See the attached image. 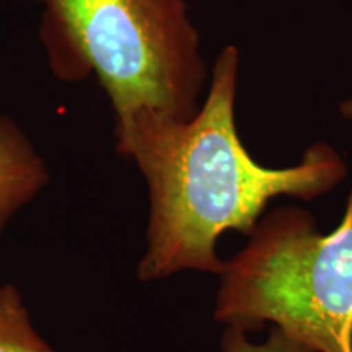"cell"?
Listing matches in <instances>:
<instances>
[{
  "mask_svg": "<svg viewBox=\"0 0 352 352\" xmlns=\"http://www.w3.org/2000/svg\"><path fill=\"white\" fill-rule=\"evenodd\" d=\"M50 183L44 158L19 122L0 114V239L8 222Z\"/></svg>",
  "mask_w": 352,
  "mask_h": 352,
  "instance_id": "4",
  "label": "cell"
},
{
  "mask_svg": "<svg viewBox=\"0 0 352 352\" xmlns=\"http://www.w3.org/2000/svg\"><path fill=\"white\" fill-rule=\"evenodd\" d=\"M239 80L240 51L228 44L215 57L208 94L191 118L145 113L114 121L118 152L138 165L151 199L140 280L179 271L220 274L215 245L223 232L250 236L272 199L311 201L347 176L346 160L327 142L311 144L294 166L259 165L236 129Z\"/></svg>",
  "mask_w": 352,
  "mask_h": 352,
  "instance_id": "1",
  "label": "cell"
},
{
  "mask_svg": "<svg viewBox=\"0 0 352 352\" xmlns=\"http://www.w3.org/2000/svg\"><path fill=\"white\" fill-rule=\"evenodd\" d=\"M340 113H341V116L344 118V120L352 122V95L349 96V98L341 101Z\"/></svg>",
  "mask_w": 352,
  "mask_h": 352,
  "instance_id": "7",
  "label": "cell"
},
{
  "mask_svg": "<svg viewBox=\"0 0 352 352\" xmlns=\"http://www.w3.org/2000/svg\"><path fill=\"white\" fill-rule=\"evenodd\" d=\"M0 352H60L34 329L28 308L13 284L0 287Z\"/></svg>",
  "mask_w": 352,
  "mask_h": 352,
  "instance_id": "5",
  "label": "cell"
},
{
  "mask_svg": "<svg viewBox=\"0 0 352 352\" xmlns=\"http://www.w3.org/2000/svg\"><path fill=\"white\" fill-rule=\"evenodd\" d=\"M222 352H315L285 334L283 329L272 327L270 338L264 344H252L246 333L239 328H227L222 338Z\"/></svg>",
  "mask_w": 352,
  "mask_h": 352,
  "instance_id": "6",
  "label": "cell"
},
{
  "mask_svg": "<svg viewBox=\"0 0 352 352\" xmlns=\"http://www.w3.org/2000/svg\"><path fill=\"white\" fill-rule=\"evenodd\" d=\"M39 39L57 80L94 77L114 121L152 113L188 120L210 69L186 0H34Z\"/></svg>",
  "mask_w": 352,
  "mask_h": 352,
  "instance_id": "2",
  "label": "cell"
},
{
  "mask_svg": "<svg viewBox=\"0 0 352 352\" xmlns=\"http://www.w3.org/2000/svg\"><path fill=\"white\" fill-rule=\"evenodd\" d=\"M219 276L215 320L227 328L272 324L315 352H352V188L333 232L305 209L279 208Z\"/></svg>",
  "mask_w": 352,
  "mask_h": 352,
  "instance_id": "3",
  "label": "cell"
}]
</instances>
